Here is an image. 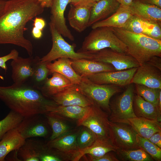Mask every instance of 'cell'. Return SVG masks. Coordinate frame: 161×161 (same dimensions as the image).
I'll use <instances>...</instances> for the list:
<instances>
[{"instance_id":"1","label":"cell","mask_w":161,"mask_h":161,"mask_svg":"<svg viewBox=\"0 0 161 161\" xmlns=\"http://www.w3.org/2000/svg\"><path fill=\"white\" fill-rule=\"evenodd\" d=\"M44 10L38 0H7L0 16V44L21 47L32 56L33 45L25 38L24 32L27 23L41 14Z\"/></svg>"},{"instance_id":"2","label":"cell","mask_w":161,"mask_h":161,"mask_svg":"<svg viewBox=\"0 0 161 161\" xmlns=\"http://www.w3.org/2000/svg\"><path fill=\"white\" fill-rule=\"evenodd\" d=\"M0 99L11 110L23 117L45 114L58 105L44 97L39 89L25 83L0 86Z\"/></svg>"},{"instance_id":"3","label":"cell","mask_w":161,"mask_h":161,"mask_svg":"<svg viewBox=\"0 0 161 161\" xmlns=\"http://www.w3.org/2000/svg\"><path fill=\"white\" fill-rule=\"evenodd\" d=\"M112 29L126 46L127 53L134 58L140 65L147 62L153 56L161 57V40L135 33L123 28Z\"/></svg>"},{"instance_id":"4","label":"cell","mask_w":161,"mask_h":161,"mask_svg":"<svg viewBox=\"0 0 161 161\" xmlns=\"http://www.w3.org/2000/svg\"><path fill=\"white\" fill-rule=\"evenodd\" d=\"M92 29L85 37L80 51L93 53L108 48L127 53L126 46L116 35L112 27H101Z\"/></svg>"},{"instance_id":"5","label":"cell","mask_w":161,"mask_h":161,"mask_svg":"<svg viewBox=\"0 0 161 161\" xmlns=\"http://www.w3.org/2000/svg\"><path fill=\"white\" fill-rule=\"evenodd\" d=\"M80 92L95 104L109 114L110 100L115 94L120 92V87L111 84H99L90 80L86 77H82L78 84Z\"/></svg>"},{"instance_id":"6","label":"cell","mask_w":161,"mask_h":161,"mask_svg":"<svg viewBox=\"0 0 161 161\" xmlns=\"http://www.w3.org/2000/svg\"><path fill=\"white\" fill-rule=\"evenodd\" d=\"M51 34L52 46L50 51L40 58L41 62H51L58 58H64L70 59L85 58L92 60L93 53L75 51V44L70 45L65 41L63 36L50 22L49 23Z\"/></svg>"},{"instance_id":"7","label":"cell","mask_w":161,"mask_h":161,"mask_svg":"<svg viewBox=\"0 0 161 161\" xmlns=\"http://www.w3.org/2000/svg\"><path fill=\"white\" fill-rule=\"evenodd\" d=\"M134 91L133 83H131L123 93L110 102V121L129 124V119L137 117L133 108Z\"/></svg>"},{"instance_id":"8","label":"cell","mask_w":161,"mask_h":161,"mask_svg":"<svg viewBox=\"0 0 161 161\" xmlns=\"http://www.w3.org/2000/svg\"><path fill=\"white\" fill-rule=\"evenodd\" d=\"M108 114L99 107L92 105L84 116L77 121V125L89 128L96 138L109 139Z\"/></svg>"},{"instance_id":"9","label":"cell","mask_w":161,"mask_h":161,"mask_svg":"<svg viewBox=\"0 0 161 161\" xmlns=\"http://www.w3.org/2000/svg\"><path fill=\"white\" fill-rule=\"evenodd\" d=\"M109 139L114 146L122 149L140 148L137 140V134L130 125L109 120Z\"/></svg>"},{"instance_id":"10","label":"cell","mask_w":161,"mask_h":161,"mask_svg":"<svg viewBox=\"0 0 161 161\" xmlns=\"http://www.w3.org/2000/svg\"><path fill=\"white\" fill-rule=\"evenodd\" d=\"M92 60L112 65L116 71L138 67L140 65L133 58L127 53L105 48L93 53Z\"/></svg>"},{"instance_id":"11","label":"cell","mask_w":161,"mask_h":161,"mask_svg":"<svg viewBox=\"0 0 161 161\" xmlns=\"http://www.w3.org/2000/svg\"><path fill=\"white\" fill-rule=\"evenodd\" d=\"M43 114H35L24 117L17 127L18 130L25 140L33 137H48L49 129L47 119L41 116Z\"/></svg>"},{"instance_id":"12","label":"cell","mask_w":161,"mask_h":161,"mask_svg":"<svg viewBox=\"0 0 161 161\" xmlns=\"http://www.w3.org/2000/svg\"><path fill=\"white\" fill-rule=\"evenodd\" d=\"M137 68L119 71L103 72L86 77L91 81L97 84L124 86L131 83Z\"/></svg>"},{"instance_id":"13","label":"cell","mask_w":161,"mask_h":161,"mask_svg":"<svg viewBox=\"0 0 161 161\" xmlns=\"http://www.w3.org/2000/svg\"><path fill=\"white\" fill-rule=\"evenodd\" d=\"M130 83L161 89V71L145 63L137 68Z\"/></svg>"},{"instance_id":"14","label":"cell","mask_w":161,"mask_h":161,"mask_svg":"<svg viewBox=\"0 0 161 161\" xmlns=\"http://www.w3.org/2000/svg\"><path fill=\"white\" fill-rule=\"evenodd\" d=\"M70 3V0H52L50 22L63 36L73 41L74 37L66 24L64 15L67 6Z\"/></svg>"},{"instance_id":"15","label":"cell","mask_w":161,"mask_h":161,"mask_svg":"<svg viewBox=\"0 0 161 161\" xmlns=\"http://www.w3.org/2000/svg\"><path fill=\"white\" fill-rule=\"evenodd\" d=\"M58 105L87 107L94 104L79 90L78 85L73 84L51 98Z\"/></svg>"},{"instance_id":"16","label":"cell","mask_w":161,"mask_h":161,"mask_svg":"<svg viewBox=\"0 0 161 161\" xmlns=\"http://www.w3.org/2000/svg\"><path fill=\"white\" fill-rule=\"evenodd\" d=\"M80 130H73L46 144L49 147L55 149L64 155L68 159L72 160L75 153L78 150L77 137Z\"/></svg>"},{"instance_id":"17","label":"cell","mask_w":161,"mask_h":161,"mask_svg":"<svg viewBox=\"0 0 161 161\" xmlns=\"http://www.w3.org/2000/svg\"><path fill=\"white\" fill-rule=\"evenodd\" d=\"M71 60L73 70L81 77L103 72L116 71L112 65L103 62L85 58Z\"/></svg>"},{"instance_id":"18","label":"cell","mask_w":161,"mask_h":161,"mask_svg":"<svg viewBox=\"0 0 161 161\" xmlns=\"http://www.w3.org/2000/svg\"><path fill=\"white\" fill-rule=\"evenodd\" d=\"M123 28L135 33L161 40V25L133 16Z\"/></svg>"},{"instance_id":"19","label":"cell","mask_w":161,"mask_h":161,"mask_svg":"<svg viewBox=\"0 0 161 161\" xmlns=\"http://www.w3.org/2000/svg\"><path fill=\"white\" fill-rule=\"evenodd\" d=\"M33 59L32 56L27 58L18 56L12 60L11 78L14 83H24L30 78L33 72Z\"/></svg>"},{"instance_id":"20","label":"cell","mask_w":161,"mask_h":161,"mask_svg":"<svg viewBox=\"0 0 161 161\" xmlns=\"http://www.w3.org/2000/svg\"><path fill=\"white\" fill-rule=\"evenodd\" d=\"M129 8L133 16L161 25V8L139 0H133Z\"/></svg>"},{"instance_id":"21","label":"cell","mask_w":161,"mask_h":161,"mask_svg":"<svg viewBox=\"0 0 161 161\" xmlns=\"http://www.w3.org/2000/svg\"><path fill=\"white\" fill-rule=\"evenodd\" d=\"M92 7L70 5L68 19L71 27L76 31L81 32L87 27Z\"/></svg>"},{"instance_id":"22","label":"cell","mask_w":161,"mask_h":161,"mask_svg":"<svg viewBox=\"0 0 161 161\" xmlns=\"http://www.w3.org/2000/svg\"><path fill=\"white\" fill-rule=\"evenodd\" d=\"M47 78L39 89L42 95L47 98L51 97L70 87L73 84L66 77L57 72Z\"/></svg>"},{"instance_id":"23","label":"cell","mask_w":161,"mask_h":161,"mask_svg":"<svg viewBox=\"0 0 161 161\" xmlns=\"http://www.w3.org/2000/svg\"><path fill=\"white\" fill-rule=\"evenodd\" d=\"M133 15L129 6L120 4L116 11L107 18L91 26L92 29L101 27L123 28Z\"/></svg>"},{"instance_id":"24","label":"cell","mask_w":161,"mask_h":161,"mask_svg":"<svg viewBox=\"0 0 161 161\" xmlns=\"http://www.w3.org/2000/svg\"><path fill=\"white\" fill-rule=\"evenodd\" d=\"M120 5L117 0L96 1L92 7L88 27L111 15L116 11Z\"/></svg>"},{"instance_id":"25","label":"cell","mask_w":161,"mask_h":161,"mask_svg":"<svg viewBox=\"0 0 161 161\" xmlns=\"http://www.w3.org/2000/svg\"><path fill=\"white\" fill-rule=\"evenodd\" d=\"M118 149L111 143L109 139L96 138L90 146L77 151L74 155L72 161H78L85 154L98 157L110 151L115 152Z\"/></svg>"},{"instance_id":"26","label":"cell","mask_w":161,"mask_h":161,"mask_svg":"<svg viewBox=\"0 0 161 161\" xmlns=\"http://www.w3.org/2000/svg\"><path fill=\"white\" fill-rule=\"evenodd\" d=\"M133 103L134 112L137 117L161 122V110L157 106L137 94L134 95Z\"/></svg>"},{"instance_id":"27","label":"cell","mask_w":161,"mask_h":161,"mask_svg":"<svg viewBox=\"0 0 161 161\" xmlns=\"http://www.w3.org/2000/svg\"><path fill=\"white\" fill-rule=\"evenodd\" d=\"M26 140L18 131L17 127L7 132L0 140V161H3L12 151L18 149Z\"/></svg>"},{"instance_id":"28","label":"cell","mask_w":161,"mask_h":161,"mask_svg":"<svg viewBox=\"0 0 161 161\" xmlns=\"http://www.w3.org/2000/svg\"><path fill=\"white\" fill-rule=\"evenodd\" d=\"M70 59L62 58H58L52 63L48 62L47 66L49 70V75L57 72L64 76L68 78L73 84H78L82 77L75 72L72 68Z\"/></svg>"},{"instance_id":"29","label":"cell","mask_w":161,"mask_h":161,"mask_svg":"<svg viewBox=\"0 0 161 161\" xmlns=\"http://www.w3.org/2000/svg\"><path fill=\"white\" fill-rule=\"evenodd\" d=\"M128 121L129 124L137 134L146 139L154 133L161 131V122L137 117L130 119Z\"/></svg>"},{"instance_id":"30","label":"cell","mask_w":161,"mask_h":161,"mask_svg":"<svg viewBox=\"0 0 161 161\" xmlns=\"http://www.w3.org/2000/svg\"><path fill=\"white\" fill-rule=\"evenodd\" d=\"M91 106L82 107L78 106L58 105L52 107L49 113L56 114L65 119L77 121L84 116L90 109Z\"/></svg>"},{"instance_id":"31","label":"cell","mask_w":161,"mask_h":161,"mask_svg":"<svg viewBox=\"0 0 161 161\" xmlns=\"http://www.w3.org/2000/svg\"><path fill=\"white\" fill-rule=\"evenodd\" d=\"M52 130L50 140H54L71 131L70 127L64 121V118L52 113L45 114Z\"/></svg>"},{"instance_id":"32","label":"cell","mask_w":161,"mask_h":161,"mask_svg":"<svg viewBox=\"0 0 161 161\" xmlns=\"http://www.w3.org/2000/svg\"><path fill=\"white\" fill-rule=\"evenodd\" d=\"M39 142L26 139L24 144L18 150L21 161H40L39 158Z\"/></svg>"},{"instance_id":"33","label":"cell","mask_w":161,"mask_h":161,"mask_svg":"<svg viewBox=\"0 0 161 161\" xmlns=\"http://www.w3.org/2000/svg\"><path fill=\"white\" fill-rule=\"evenodd\" d=\"M40 58L36 56L33 59V72L30 78L33 86L39 89L49 75V70L47 66L48 62H41Z\"/></svg>"},{"instance_id":"34","label":"cell","mask_w":161,"mask_h":161,"mask_svg":"<svg viewBox=\"0 0 161 161\" xmlns=\"http://www.w3.org/2000/svg\"><path fill=\"white\" fill-rule=\"evenodd\" d=\"M115 152L119 158V160L154 161L153 159L148 154L140 148L126 149H117Z\"/></svg>"},{"instance_id":"35","label":"cell","mask_w":161,"mask_h":161,"mask_svg":"<svg viewBox=\"0 0 161 161\" xmlns=\"http://www.w3.org/2000/svg\"><path fill=\"white\" fill-rule=\"evenodd\" d=\"M24 117L11 110L5 117L0 121V140L10 130L17 127Z\"/></svg>"},{"instance_id":"36","label":"cell","mask_w":161,"mask_h":161,"mask_svg":"<svg viewBox=\"0 0 161 161\" xmlns=\"http://www.w3.org/2000/svg\"><path fill=\"white\" fill-rule=\"evenodd\" d=\"M137 140L139 148L148 154L153 160L157 161H161V148L148 139L143 137L137 134Z\"/></svg>"},{"instance_id":"37","label":"cell","mask_w":161,"mask_h":161,"mask_svg":"<svg viewBox=\"0 0 161 161\" xmlns=\"http://www.w3.org/2000/svg\"><path fill=\"white\" fill-rule=\"evenodd\" d=\"M137 94L145 100L158 106L159 97L161 89H154L144 85L135 84Z\"/></svg>"},{"instance_id":"38","label":"cell","mask_w":161,"mask_h":161,"mask_svg":"<svg viewBox=\"0 0 161 161\" xmlns=\"http://www.w3.org/2000/svg\"><path fill=\"white\" fill-rule=\"evenodd\" d=\"M82 126L77 137V145L78 150L91 145L96 139L94 133L90 129L86 127Z\"/></svg>"},{"instance_id":"39","label":"cell","mask_w":161,"mask_h":161,"mask_svg":"<svg viewBox=\"0 0 161 161\" xmlns=\"http://www.w3.org/2000/svg\"><path fill=\"white\" fill-rule=\"evenodd\" d=\"M115 152L110 151L105 154L104 155L98 157L91 156L86 154L87 157L86 160L89 161H120L116 155Z\"/></svg>"},{"instance_id":"40","label":"cell","mask_w":161,"mask_h":161,"mask_svg":"<svg viewBox=\"0 0 161 161\" xmlns=\"http://www.w3.org/2000/svg\"><path fill=\"white\" fill-rule=\"evenodd\" d=\"M18 52L16 49H14L12 50L7 55L0 57V67L6 72L7 69L6 62L9 60L16 59L18 57Z\"/></svg>"},{"instance_id":"41","label":"cell","mask_w":161,"mask_h":161,"mask_svg":"<svg viewBox=\"0 0 161 161\" xmlns=\"http://www.w3.org/2000/svg\"><path fill=\"white\" fill-rule=\"evenodd\" d=\"M96 1V0H70V4L74 6L92 7Z\"/></svg>"},{"instance_id":"42","label":"cell","mask_w":161,"mask_h":161,"mask_svg":"<svg viewBox=\"0 0 161 161\" xmlns=\"http://www.w3.org/2000/svg\"><path fill=\"white\" fill-rule=\"evenodd\" d=\"M146 63L161 71V57L153 56Z\"/></svg>"},{"instance_id":"43","label":"cell","mask_w":161,"mask_h":161,"mask_svg":"<svg viewBox=\"0 0 161 161\" xmlns=\"http://www.w3.org/2000/svg\"><path fill=\"white\" fill-rule=\"evenodd\" d=\"M148 139L161 148V131L154 133Z\"/></svg>"},{"instance_id":"44","label":"cell","mask_w":161,"mask_h":161,"mask_svg":"<svg viewBox=\"0 0 161 161\" xmlns=\"http://www.w3.org/2000/svg\"><path fill=\"white\" fill-rule=\"evenodd\" d=\"M46 25L45 21L42 18L36 17L33 20V25L34 27L41 31L43 30Z\"/></svg>"},{"instance_id":"45","label":"cell","mask_w":161,"mask_h":161,"mask_svg":"<svg viewBox=\"0 0 161 161\" xmlns=\"http://www.w3.org/2000/svg\"><path fill=\"white\" fill-rule=\"evenodd\" d=\"M144 3L155 5L161 8V0H139Z\"/></svg>"},{"instance_id":"46","label":"cell","mask_w":161,"mask_h":161,"mask_svg":"<svg viewBox=\"0 0 161 161\" xmlns=\"http://www.w3.org/2000/svg\"><path fill=\"white\" fill-rule=\"evenodd\" d=\"M32 33L33 37L37 39L41 38L43 34L42 31L34 27L32 28Z\"/></svg>"},{"instance_id":"47","label":"cell","mask_w":161,"mask_h":161,"mask_svg":"<svg viewBox=\"0 0 161 161\" xmlns=\"http://www.w3.org/2000/svg\"><path fill=\"white\" fill-rule=\"evenodd\" d=\"M41 6L44 8H50L52 0H38Z\"/></svg>"},{"instance_id":"48","label":"cell","mask_w":161,"mask_h":161,"mask_svg":"<svg viewBox=\"0 0 161 161\" xmlns=\"http://www.w3.org/2000/svg\"><path fill=\"white\" fill-rule=\"evenodd\" d=\"M120 4L127 6H130L132 4L133 0H117Z\"/></svg>"},{"instance_id":"49","label":"cell","mask_w":161,"mask_h":161,"mask_svg":"<svg viewBox=\"0 0 161 161\" xmlns=\"http://www.w3.org/2000/svg\"><path fill=\"white\" fill-rule=\"evenodd\" d=\"M7 0H0V16L3 12Z\"/></svg>"},{"instance_id":"50","label":"cell","mask_w":161,"mask_h":161,"mask_svg":"<svg viewBox=\"0 0 161 161\" xmlns=\"http://www.w3.org/2000/svg\"><path fill=\"white\" fill-rule=\"evenodd\" d=\"M158 107L161 110V92L160 93L159 96Z\"/></svg>"},{"instance_id":"51","label":"cell","mask_w":161,"mask_h":161,"mask_svg":"<svg viewBox=\"0 0 161 161\" xmlns=\"http://www.w3.org/2000/svg\"><path fill=\"white\" fill-rule=\"evenodd\" d=\"M100 0H96V1H100Z\"/></svg>"}]
</instances>
